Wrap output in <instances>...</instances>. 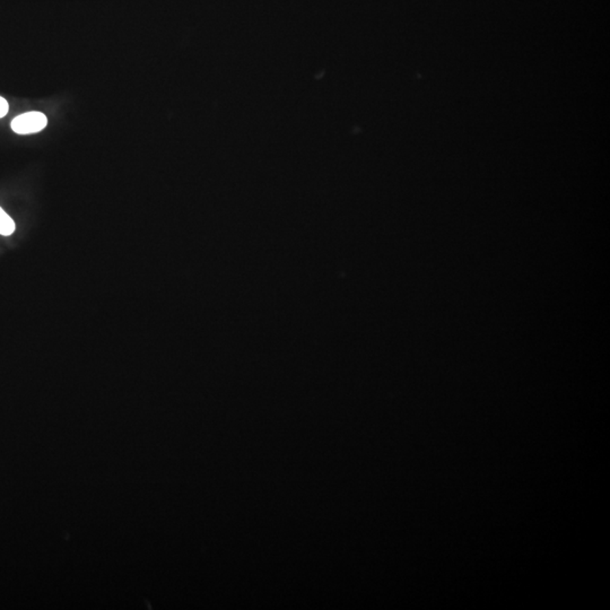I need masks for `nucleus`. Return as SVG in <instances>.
<instances>
[{
    "instance_id": "3",
    "label": "nucleus",
    "mask_w": 610,
    "mask_h": 610,
    "mask_svg": "<svg viewBox=\"0 0 610 610\" xmlns=\"http://www.w3.org/2000/svg\"><path fill=\"white\" fill-rule=\"evenodd\" d=\"M8 109H10L8 103H7V101L5 100L3 97H0V118L6 116L7 112H8Z\"/></svg>"
},
{
    "instance_id": "2",
    "label": "nucleus",
    "mask_w": 610,
    "mask_h": 610,
    "mask_svg": "<svg viewBox=\"0 0 610 610\" xmlns=\"http://www.w3.org/2000/svg\"><path fill=\"white\" fill-rule=\"evenodd\" d=\"M14 231H15V223L0 207V234L8 236L13 234Z\"/></svg>"
},
{
    "instance_id": "1",
    "label": "nucleus",
    "mask_w": 610,
    "mask_h": 610,
    "mask_svg": "<svg viewBox=\"0 0 610 610\" xmlns=\"http://www.w3.org/2000/svg\"><path fill=\"white\" fill-rule=\"evenodd\" d=\"M48 119L38 111L23 113L12 121V129L20 135H29L41 132L47 127Z\"/></svg>"
}]
</instances>
